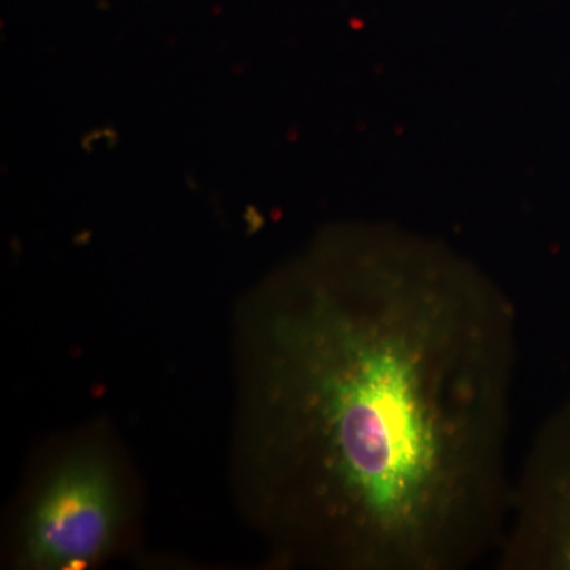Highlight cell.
<instances>
[{
	"mask_svg": "<svg viewBox=\"0 0 570 570\" xmlns=\"http://www.w3.org/2000/svg\"><path fill=\"white\" fill-rule=\"evenodd\" d=\"M238 478L284 564L466 570L508 527L515 307L441 247L341 236L238 321Z\"/></svg>",
	"mask_w": 570,
	"mask_h": 570,
	"instance_id": "cell-1",
	"label": "cell"
},
{
	"mask_svg": "<svg viewBox=\"0 0 570 570\" xmlns=\"http://www.w3.org/2000/svg\"><path fill=\"white\" fill-rule=\"evenodd\" d=\"M124 499L108 453L85 445L43 479L22 528L21 562L32 569H81L119 539Z\"/></svg>",
	"mask_w": 570,
	"mask_h": 570,
	"instance_id": "cell-2",
	"label": "cell"
},
{
	"mask_svg": "<svg viewBox=\"0 0 570 570\" xmlns=\"http://www.w3.org/2000/svg\"><path fill=\"white\" fill-rule=\"evenodd\" d=\"M497 553L501 570H570V400L532 442Z\"/></svg>",
	"mask_w": 570,
	"mask_h": 570,
	"instance_id": "cell-3",
	"label": "cell"
}]
</instances>
